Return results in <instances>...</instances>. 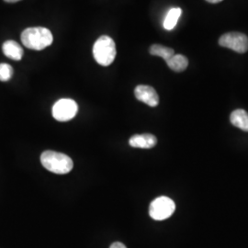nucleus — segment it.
Returning a JSON list of instances; mask_svg holds the SVG:
<instances>
[{
    "label": "nucleus",
    "mask_w": 248,
    "mask_h": 248,
    "mask_svg": "<svg viewBox=\"0 0 248 248\" xmlns=\"http://www.w3.org/2000/svg\"><path fill=\"white\" fill-rule=\"evenodd\" d=\"M53 37L50 30L44 27L28 28L21 33L23 45L31 50L41 51L53 44Z\"/></svg>",
    "instance_id": "f257e3e1"
},
{
    "label": "nucleus",
    "mask_w": 248,
    "mask_h": 248,
    "mask_svg": "<svg viewBox=\"0 0 248 248\" xmlns=\"http://www.w3.org/2000/svg\"><path fill=\"white\" fill-rule=\"evenodd\" d=\"M41 162L48 171L59 175L69 173L74 167L73 160L68 155L54 151L44 152L41 155Z\"/></svg>",
    "instance_id": "f03ea898"
},
{
    "label": "nucleus",
    "mask_w": 248,
    "mask_h": 248,
    "mask_svg": "<svg viewBox=\"0 0 248 248\" xmlns=\"http://www.w3.org/2000/svg\"><path fill=\"white\" fill-rule=\"evenodd\" d=\"M93 55L98 64L108 66L116 57L115 42L109 36H100L93 46Z\"/></svg>",
    "instance_id": "7ed1b4c3"
},
{
    "label": "nucleus",
    "mask_w": 248,
    "mask_h": 248,
    "mask_svg": "<svg viewBox=\"0 0 248 248\" xmlns=\"http://www.w3.org/2000/svg\"><path fill=\"white\" fill-rule=\"evenodd\" d=\"M176 211V204L169 197H158L154 200L149 207V215L155 221L169 219Z\"/></svg>",
    "instance_id": "20e7f679"
},
{
    "label": "nucleus",
    "mask_w": 248,
    "mask_h": 248,
    "mask_svg": "<svg viewBox=\"0 0 248 248\" xmlns=\"http://www.w3.org/2000/svg\"><path fill=\"white\" fill-rule=\"evenodd\" d=\"M78 106L71 98H62L53 107V118L58 122H68L78 114Z\"/></svg>",
    "instance_id": "39448f33"
},
{
    "label": "nucleus",
    "mask_w": 248,
    "mask_h": 248,
    "mask_svg": "<svg viewBox=\"0 0 248 248\" xmlns=\"http://www.w3.org/2000/svg\"><path fill=\"white\" fill-rule=\"evenodd\" d=\"M219 45L236 53H245L248 51V37L241 32L225 33L220 38Z\"/></svg>",
    "instance_id": "423d86ee"
},
{
    "label": "nucleus",
    "mask_w": 248,
    "mask_h": 248,
    "mask_svg": "<svg viewBox=\"0 0 248 248\" xmlns=\"http://www.w3.org/2000/svg\"><path fill=\"white\" fill-rule=\"evenodd\" d=\"M135 98L150 107H156L159 103V97L155 89L150 86L140 85L134 89Z\"/></svg>",
    "instance_id": "0eeeda50"
},
{
    "label": "nucleus",
    "mask_w": 248,
    "mask_h": 248,
    "mask_svg": "<svg viewBox=\"0 0 248 248\" xmlns=\"http://www.w3.org/2000/svg\"><path fill=\"white\" fill-rule=\"evenodd\" d=\"M157 139L155 135L151 133L135 134L129 140V144L133 148L150 149L156 145Z\"/></svg>",
    "instance_id": "6e6552de"
},
{
    "label": "nucleus",
    "mask_w": 248,
    "mask_h": 248,
    "mask_svg": "<svg viewBox=\"0 0 248 248\" xmlns=\"http://www.w3.org/2000/svg\"><path fill=\"white\" fill-rule=\"evenodd\" d=\"M2 50L4 54L12 60L20 61L23 56V49L20 45L15 41H7L3 44Z\"/></svg>",
    "instance_id": "1a4fd4ad"
},
{
    "label": "nucleus",
    "mask_w": 248,
    "mask_h": 248,
    "mask_svg": "<svg viewBox=\"0 0 248 248\" xmlns=\"http://www.w3.org/2000/svg\"><path fill=\"white\" fill-rule=\"evenodd\" d=\"M231 124L241 129L244 132H248V113L244 109H235L230 116Z\"/></svg>",
    "instance_id": "9d476101"
},
{
    "label": "nucleus",
    "mask_w": 248,
    "mask_h": 248,
    "mask_svg": "<svg viewBox=\"0 0 248 248\" xmlns=\"http://www.w3.org/2000/svg\"><path fill=\"white\" fill-rule=\"evenodd\" d=\"M167 63L171 70L179 73L186 70L188 65V61L186 56L182 54H175L167 61Z\"/></svg>",
    "instance_id": "9b49d317"
},
{
    "label": "nucleus",
    "mask_w": 248,
    "mask_h": 248,
    "mask_svg": "<svg viewBox=\"0 0 248 248\" xmlns=\"http://www.w3.org/2000/svg\"><path fill=\"white\" fill-rule=\"evenodd\" d=\"M181 14H182V9L180 8L170 9L164 20V28L168 31L173 30L177 25V21L180 18Z\"/></svg>",
    "instance_id": "f8f14e48"
},
{
    "label": "nucleus",
    "mask_w": 248,
    "mask_h": 248,
    "mask_svg": "<svg viewBox=\"0 0 248 248\" xmlns=\"http://www.w3.org/2000/svg\"><path fill=\"white\" fill-rule=\"evenodd\" d=\"M149 52L152 55L162 57L166 62L169 60L173 55H175V51L172 48L160 45H152Z\"/></svg>",
    "instance_id": "ddd939ff"
},
{
    "label": "nucleus",
    "mask_w": 248,
    "mask_h": 248,
    "mask_svg": "<svg viewBox=\"0 0 248 248\" xmlns=\"http://www.w3.org/2000/svg\"><path fill=\"white\" fill-rule=\"evenodd\" d=\"M13 76V68L8 63H0V81H9Z\"/></svg>",
    "instance_id": "4468645a"
},
{
    "label": "nucleus",
    "mask_w": 248,
    "mask_h": 248,
    "mask_svg": "<svg viewBox=\"0 0 248 248\" xmlns=\"http://www.w3.org/2000/svg\"><path fill=\"white\" fill-rule=\"evenodd\" d=\"M127 248L125 247V245H124L123 243H120V242H116V243H113L111 246H110V248Z\"/></svg>",
    "instance_id": "2eb2a0df"
},
{
    "label": "nucleus",
    "mask_w": 248,
    "mask_h": 248,
    "mask_svg": "<svg viewBox=\"0 0 248 248\" xmlns=\"http://www.w3.org/2000/svg\"><path fill=\"white\" fill-rule=\"evenodd\" d=\"M210 3H213V4H216V3H219V2H222V0H206Z\"/></svg>",
    "instance_id": "dca6fc26"
},
{
    "label": "nucleus",
    "mask_w": 248,
    "mask_h": 248,
    "mask_svg": "<svg viewBox=\"0 0 248 248\" xmlns=\"http://www.w3.org/2000/svg\"><path fill=\"white\" fill-rule=\"evenodd\" d=\"M4 1H6V2H8V3H15V2L20 1V0H4Z\"/></svg>",
    "instance_id": "f3484780"
}]
</instances>
